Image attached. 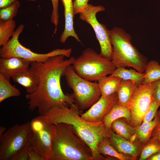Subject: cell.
Here are the masks:
<instances>
[{
	"instance_id": "cell-1",
	"label": "cell",
	"mask_w": 160,
	"mask_h": 160,
	"mask_svg": "<svg viewBox=\"0 0 160 160\" xmlns=\"http://www.w3.org/2000/svg\"><path fill=\"white\" fill-rule=\"evenodd\" d=\"M63 55L51 57L44 62H33L29 69L38 76L39 84L36 91L27 94L28 108L32 111L37 108L40 115L56 106L74 105L73 95L65 94L60 84V79L66 68L71 65L75 59H65Z\"/></svg>"
},
{
	"instance_id": "cell-2",
	"label": "cell",
	"mask_w": 160,
	"mask_h": 160,
	"mask_svg": "<svg viewBox=\"0 0 160 160\" xmlns=\"http://www.w3.org/2000/svg\"><path fill=\"white\" fill-rule=\"evenodd\" d=\"M79 109L76 104L70 107L56 106L42 116L55 124L64 123L72 125L77 135L90 148L93 160L105 159L106 157L99 153L98 145L104 137L108 136L109 131L103 121L94 122L82 118Z\"/></svg>"
},
{
	"instance_id": "cell-3",
	"label": "cell",
	"mask_w": 160,
	"mask_h": 160,
	"mask_svg": "<svg viewBox=\"0 0 160 160\" xmlns=\"http://www.w3.org/2000/svg\"><path fill=\"white\" fill-rule=\"evenodd\" d=\"M49 160H93L92 151L71 124H55Z\"/></svg>"
},
{
	"instance_id": "cell-4",
	"label": "cell",
	"mask_w": 160,
	"mask_h": 160,
	"mask_svg": "<svg viewBox=\"0 0 160 160\" xmlns=\"http://www.w3.org/2000/svg\"><path fill=\"white\" fill-rule=\"evenodd\" d=\"M110 35L113 48L111 61L116 68L132 67L144 73L147 59L132 44L131 35L118 27L110 30Z\"/></svg>"
},
{
	"instance_id": "cell-5",
	"label": "cell",
	"mask_w": 160,
	"mask_h": 160,
	"mask_svg": "<svg viewBox=\"0 0 160 160\" xmlns=\"http://www.w3.org/2000/svg\"><path fill=\"white\" fill-rule=\"evenodd\" d=\"M71 65L79 76L91 81H97L108 75L111 74L116 68L111 60L90 48L85 49L75 58Z\"/></svg>"
},
{
	"instance_id": "cell-6",
	"label": "cell",
	"mask_w": 160,
	"mask_h": 160,
	"mask_svg": "<svg viewBox=\"0 0 160 160\" xmlns=\"http://www.w3.org/2000/svg\"><path fill=\"white\" fill-rule=\"evenodd\" d=\"M71 65L66 68L63 76L65 77L68 86L73 91V96L79 108L84 110L90 108L101 96L97 83L80 76Z\"/></svg>"
},
{
	"instance_id": "cell-7",
	"label": "cell",
	"mask_w": 160,
	"mask_h": 160,
	"mask_svg": "<svg viewBox=\"0 0 160 160\" xmlns=\"http://www.w3.org/2000/svg\"><path fill=\"white\" fill-rule=\"evenodd\" d=\"M25 28L24 25H20L8 43L0 49V56L2 58L17 57L33 62H44L49 57L58 55H63L70 57L71 48L57 49L46 53L35 52L22 45L20 42L19 37Z\"/></svg>"
},
{
	"instance_id": "cell-8",
	"label": "cell",
	"mask_w": 160,
	"mask_h": 160,
	"mask_svg": "<svg viewBox=\"0 0 160 160\" xmlns=\"http://www.w3.org/2000/svg\"><path fill=\"white\" fill-rule=\"evenodd\" d=\"M32 132L30 122L15 124L0 136V160H9L31 140Z\"/></svg>"
},
{
	"instance_id": "cell-9",
	"label": "cell",
	"mask_w": 160,
	"mask_h": 160,
	"mask_svg": "<svg viewBox=\"0 0 160 160\" xmlns=\"http://www.w3.org/2000/svg\"><path fill=\"white\" fill-rule=\"evenodd\" d=\"M30 124L32 132L31 139L32 149L39 153L44 160H49L55 125L40 115L33 118Z\"/></svg>"
},
{
	"instance_id": "cell-10",
	"label": "cell",
	"mask_w": 160,
	"mask_h": 160,
	"mask_svg": "<svg viewBox=\"0 0 160 160\" xmlns=\"http://www.w3.org/2000/svg\"><path fill=\"white\" fill-rule=\"evenodd\" d=\"M105 9V7L102 6H94L88 4L79 14V18L89 24L93 28L100 46V54L111 60L113 48L110 39V30L105 25L100 23L96 17L98 12L103 11Z\"/></svg>"
},
{
	"instance_id": "cell-11",
	"label": "cell",
	"mask_w": 160,
	"mask_h": 160,
	"mask_svg": "<svg viewBox=\"0 0 160 160\" xmlns=\"http://www.w3.org/2000/svg\"><path fill=\"white\" fill-rule=\"evenodd\" d=\"M154 82L138 85L132 94L129 108L131 114L130 124L137 128L142 123L143 118L152 101Z\"/></svg>"
},
{
	"instance_id": "cell-12",
	"label": "cell",
	"mask_w": 160,
	"mask_h": 160,
	"mask_svg": "<svg viewBox=\"0 0 160 160\" xmlns=\"http://www.w3.org/2000/svg\"><path fill=\"white\" fill-rule=\"evenodd\" d=\"M118 102L117 93L107 96H101L99 100L86 112L81 114L83 118L90 121L98 122L104 117Z\"/></svg>"
},
{
	"instance_id": "cell-13",
	"label": "cell",
	"mask_w": 160,
	"mask_h": 160,
	"mask_svg": "<svg viewBox=\"0 0 160 160\" xmlns=\"http://www.w3.org/2000/svg\"><path fill=\"white\" fill-rule=\"evenodd\" d=\"M108 137L115 149L119 153L135 160L140 154L143 146L135 140L132 141L116 134L111 129Z\"/></svg>"
},
{
	"instance_id": "cell-14",
	"label": "cell",
	"mask_w": 160,
	"mask_h": 160,
	"mask_svg": "<svg viewBox=\"0 0 160 160\" xmlns=\"http://www.w3.org/2000/svg\"><path fill=\"white\" fill-rule=\"evenodd\" d=\"M32 62L20 57L0 58V74L6 79L10 78L28 68Z\"/></svg>"
},
{
	"instance_id": "cell-15",
	"label": "cell",
	"mask_w": 160,
	"mask_h": 160,
	"mask_svg": "<svg viewBox=\"0 0 160 160\" xmlns=\"http://www.w3.org/2000/svg\"><path fill=\"white\" fill-rule=\"evenodd\" d=\"M61 0L64 7L65 24L64 30L60 37V41L62 43H65L69 37L72 36L78 42L81 43L73 28V19L75 14L73 0Z\"/></svg>"
},
{
	"instance_id": "cell-16",
	"label": "cell",
	"mask_w": 160,
	"mask_h": 160,
	"mask_svg": "<svg viewBox=\"0 0 160 160\" xmlns=\"http://www.w3.org/2000/svg\"><path fill=\"white\" fill-rule=\"evenodd\" d=\"M12 78L14 81L23 86L25 89L27 94L33 93L38 88V76L29 68L13 76Z\"/></svg>"
},
{
	"instance_id": "cell-17",
	"label": "cell",
	"mask_w": 160,
	"mask_h": 160,
	"mask_svg": "<svg viewBox=\"0 0 160 160\" xmlns=\"http://www.w3.org/2000/svg\"><path fill=\"white\" fill-rule=\"evenodd\" d=\"M121 118H125L128 123L130 124L131 118L129 108L117 102L105 116L103 119L104 123L108 131H110L113 122Z\"/></svg>"
},
{
	"instance_id": "cell-18",
	"label": "cell",
	"mask_w": 160,
	"mask_h": 160,
	"mask_svg": "<svg viewBox=\"0 0 160 160\" xmlns=\"http://www.w3.org/2000/svg\"><path fill=\"white\" fill-rule=\"evenodd\" d=\"M111 129L118 135L127 140L134 141L136 140V128L128 123L124 118L118 119L113 122Z\"/></svg>"
},
{
	"instance_id": "cell-19",
	"label": "cell",
	"mask_w": 160,
	"mask_h": 160,
	"mask_svg": "<svg viewBox=\"0 0 160 160\" xmlns=\"http://www.w3.org/2000/svg\"><path fill=\"white\" fill-rule=\"evenodd\" d=\"M160 119L159 111L151 121L142 123L136 128V140L143 146L151 138L152 132Z\"/></svg>"
},
{
	"instance_id": "cell-20",
	"label": "cell",
	"mask_w": 160,
	"mask_h": 160,
	"mask_svg": "<svg viewBox=\"0 0 160 160\" xmlns=\"http://www.w3.org/2000/svg\"><path fill=\"white\" fill-rule=\"evenodd\" d=\"M122 79L110 75L105 76L97 81L101 96H107L116 93Z\"/></svg>"
},
{
	"instance_id": "cell-21",
	"label": "cell",
	"mask_w": 160,
	"mask_h": 160,
	"mask_svg": "<svg viewBox=\"0 0 160 160\" xmlns=\"http://www.w3.org/2000/svg\"><path fill=\"white\" fill-rule=\"evenodd\" d=\"M138 85L130 80H122L116 92L118 103L129 108L132 94Z\"/></svg>"
},
{
	"instance_id": "cell-22",
	"label": "cell",
	"mask_w": 160,
	"mask_h": 160,
	"mask_svg": "<svg viewBox=\"0 0 160 160\" xmlns=\"http://www.w3.org/2000/svg\"><path fill=\"white\" fill-rule=\"evenodd\" d=\"M98 149L100 154L105 157L110 156L120 160H133L131 158L119 152L114 147L108 136L105 137L100 142Z\"/></svg>"
},
{
	"instance_id": "cell-23",
	"label": "cell",
	"mask_w": 160,
	"mask_h": 160,
	"mask_svg": "<svg viewBox=\"0 0 160 160\" xmlns=\"http://www.w3.org/2000/svg\"><path fill=\"white\" fill-rule=\"evenodd\" d=\"M121 78L122 80H129L138 84L142 83L144 79V73H141L135 69L125 68H116L111 75Z\"/></svg>"
},
{
	"instance_id": "cell-24",
	"label": "cell",
	"mask_w": 160,
	"mask_h": 160,
	"mask_svg": "<svg viewBox=\"0 0 160 160\" xmlns=\"http://www.w3.org/2000/svg\"><path fill=\"white\" fill-rule=\"evenodd\" d=\"M16 21L13 19L0 20V46L5 45L14 35L16 27Z\"/></svg>"
},
{
	"instance_id": "cell-25",
	"label": "cell",
	"mask_w": 160,
	"mask_h": 160,
	"mask_svg": "<svg viewBox=\"0 0 160 160\" xmlns=\"http://www.w3.org/2000/svg\"><path fill=\"white\" fill-rule=\"evenodd\" d=\"M20 95L19 90L11 84L9 79L0 74V103L8 98Z\"/></svg>"
},
{
	"instance_id": "cell-26",
	"label": "cell",
	"mask_w": 160,
	"mask_h": 160,
	"mask_svg": "<svg viewBox=\"0 0 160 160\" xmlns=\"http://www.w3.org/2000/svg\"><path fill=\"white\" fill-rule=\"evenodd\" d=\"M144 73L143 83H151L160 79V64L157 61L151 60L148 62Z\"/></svg>"
},
{
	"instance_id": "cell-27",
	"label": "cell",
	"mask_w": 160,
	"mask_h": 160,
	"mask_svg": "<svg viewBox=\"0 0 160 160\" xmlns=\"http://www.w3.org/2000/svg\"><path fill=\"white\" fill-rule=\"evenodd\" d=\"M160 150V140L156 137H151L143 146L139 160H147Z\"/></svg>"
},
{
	"instance_id": "cell-28",
	"label": "cell",
	"mask_w": 160,
	"mask_h": 160,
	"mask_svg": "<svg viewBox=\"0 0 160 160\" xmlns=\"http://www.w3.org/2000/svg\"><path fill=\"white\" fill-rule=\"evenodd\" d=\"M20 6V2L16 0L10 5L0 9V20L13 19L17 13Z\"/></svg>"
},
{
	"instance_id": "cell-29",
	"label": "cell",
	"mask_w": 160,
	"mask_h": 160,
	"mask_svg": "<svg viewBox=\"0 0 160 160\" xmlns=\"http://www.w3.org/2000/svg\"><path fill=\"white\" fill-rule=\"evenodd\" d=\"M30 1H35L37 0H26ZM52 6V10L51 15V22L55 26L54 32L57 30L59 23V14L58 12L59 0H51Z\"/></svg>"
},
{
	"instance_id": "cell-30",
	"label": "cell",
	"mask_w": 160,
	"mask_h": 160,
	"mask_svg": "<svg viewBox=\"0 0 160 160\" xmlns=\"http://www.w3.org/2000/svg\"><path fill=\"white\" fill-rule=\"evenodd\" d=\"M159 107H160V105L158 103L152 101L143 118L142 123L152 121L154 118Z\"/></svg>"
},
{
	"instance_id": "cell-31",
	"label": "cell",
	"mask_w": 160,
	"mask_h": 160,
	"mask_svg": "<svg viewBox=\"0 0 160 160\" xmlns=\"http://www.w3.org/2000/svg\"><path fill=\"white\" fill-rule=\"evenodd\" d=\"M32 148L31 140L25 147L11 158L9 160H28L29 153Z\"/></svg>"
},
{
	"instance_id": "cell-32",
	"label": "cell",
	"mask_w": 160,
	"mask_h": 160,
	"mask_svg": "<svg viewBox=\"0 0 160 160\" xmlns=\"http://www.w3.org/2000/svg\"><path fill=\"white\" fill-rule=\"evenodd\" d=\"M89 0H74L73 1V6L75 14L80 13L88 4V2Z\"/></svg>"
},
{
	"instance_id": "cell-33",
	"label": "cell",
	"mask_w": 160,
	"mask_h": 160,
	"mask_svg": "<svg viewBox=\"0 0 160 160\" xmlns=\"http://www.w3.org/2000/svg\"><path fill=\"white\" fill-rule=\"evenodd\" d=\"M152 101L158 103L160 107V79L154 82Z\"/></svg>"
},
{
	"instance_id": "cell-34",
	"label": "cell",
	"mask_w": 160,
	"mask_h": 160,
	"mask_svg": "<svg viewBox=\"0 0 160 160\" xmlns=\"http://www.w3.org/2000/svg\"><path fill=\"white\" fill-rule=\"evenodd\" d=\"M28 160H44L42 156L32 148L29 153Z\"/></svg>"
},
{
	"instance_id": "cell-35",
	"label": "cell",
	"mask_w": 160,
	"mask_h": 160,
	"mask_svg": "<svg viewBox=\"0 0 160 160\" xmlns=\"http://www.w3.org/2000/svg\"><path fill=\"white\" fill-rule=\"evenodd\" d=\"M159 111L160 115V108ZM151 137H156L160 140V119L159 122L155 127L152 132Z\"/></svg>"
},
{
	"instance_id": "cell-36",
	"label": "cell",
	"mask_w": 160,
	"mask_h": 160,
	"mask_svg": "<svg viewBox=\"0 0 160 160\" xmlns=\"http://www.w3.org/2000/svg\"><path fill=\"white\" fill-rule=\"evenodd\" d=\"M17 0H0V9L7 7Z\"/></svg>"
},
{
	"instance_id": "cell-37",
	"label": "cell",
	"mask_w": 160,
	"mask_h": 160,
	"mask_svg": "<svg viewBox=\"0 0 160 160\" xmlns=\"http://www.w3.org/2000/svg\"><path fill=\"white\" fill-rule=\"evenodd\" d=\"M147 160H160V150L149 157Z\"/></svg>"
},
{
	"instance_id": "cell-38",
	"label": "cell",
	"mask_w": 160,
	"mask_h": 160,
	"mask_svg": "<svg viewBox=\"0 0 160 160\" xmlns=\"http://www.w3.org/2000/svg\"><path fill=\"white\" fill-rule=\"evenodd\" d=\"M7 128L6 127L1 126L0 127V136H1L6 131Z\"/></svg>"
}]
</instances>
